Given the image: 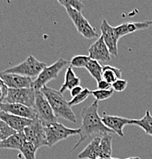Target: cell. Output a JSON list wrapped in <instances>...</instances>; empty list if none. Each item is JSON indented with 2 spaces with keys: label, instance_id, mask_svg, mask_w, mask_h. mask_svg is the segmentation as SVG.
<instances>
[{
  "label": "cell",
  "instance_id": "obj_1",
  "mask_svg": "<svg viewBox=\"0 0 152 159\" xmlns=\"http://www.w3.org/2000/svg\"><path fill=\"white\" fill-rule=\"evenodd\" d=\"M98 101L95 100L90 105L87 106L80 112L81 125L80 139L77 143L74 145L73 150H75L81 145L86 139L90 138L104 136L109 134H115L113 131L107 128L102 121V117L98 113Z\"/></svg>",
  "mask_w": 152,
  "mask_h": 159
},
{
  "label": "cell",
  "instance_id": "obj_2",
  "mask_svg": "<svg viewBox=\"0 0 152 159\" xmlns=\"http://www.w3.org/2000/svg\"><path fill=\"white\" fill-rule=\"evenodd\" d=\"M40 91L48 100L57 118L64 119L73 123L77 122L76 116L69 105V102L66 100L60 91L47 86L43 87Z\"/></svg>",
  "mask_w": 152,
  "mask_h": 159
},
{
  "label": "cell",
  "instance_id": "obj_3",
  "mask_svg": "<svg viewBox=\"0 0 152 159\" xmlns=\"http://www.w3.org/2000/svg\"><path fill=\"white\" fill-rule=\"evenodd\" d=\"M33 108L35 111L37 118L41 121L44 127L50 126L57 122V118L48 100L41 91H36L35 102Z\"/></svg>",
  "mask_w": 152,
  "mask_h": 159
},
{
  "label": "cell",
  "instance_id": "obj_4",
  "mask_svg": "<svg viewBox=\"0 0 152 159\" xmlns=\"http://www.w3.org/2000/svg\"><path fill=\"white\" fill-rule=\"evenodd\" d=\"M47 64L38 61L32 55H29L25 61L18 65L5 70L3 72L9 74H16L28 77H38Z\"/></svg>",
  "mask_w": 152,
  "mask_h": 159
},
{
  "label": "cell",
  "instance_id": "obj_5",
  "mask_svg": "<svg viewBox=\"0 0 152 159\" xmlns=\"http://www.w3.org/2000/svg\"><path fill=\"white\" fill-rule=\"evenodd\" d=\"M69 61L64 58H59L55 63L51 66H47L43 69L36 79L33 81L32 87L36 91H40L48 82L56 79L59 75L61 70L68 65Z\"/></svg>",
  "mask_w": 152,
  "mask_h": 159
},
{
  "label": "cell",
  "instance_id": "obj_6",
  "mask_svg": "<svg viewBox=\"0 0 152 159\" xmlns=\"http://www.w3.org/2000/svg\"><path fill=\"white\" fill-rule=\"evenodd\" d=\"M46 137H47V146H54L60 141L67 139L70 136L80 135V129H70L63 124L57 122L55 124L45 127Z\"/></svg>",
  "mask_w": 152,
  "mask_h": 159
},
{
  "label": "cell",
  "instance_id": "obj_7",
  "mask_svg": "<svg viewBox=\"0 0 152 159\" xmlns=\"http://www.w3.org/2000/svg\"><path fill=\"white\" fill-rule=\"evenodd\" d=\"M35 97L36 90L33 87L21 89L8 88L5 101L8 103H19L33 108L35 102Z\"/></svg>",
  "mask_w": 152,
  "mask_h": 159
},
{
  "label": "cell",
  "instance_id": "obj_8",
  "mask_svg": "<svg viewBox=\"0 0 152 159\" xmlns=\"http://www.w3.org/2000/svg\"><path fill=\"white\" fill-rule=\"evenodd\" d=\"M23 132L25 135L26 141L32 143L38 148L47 145L45 127L38 118L33 119L31 123L24 129Z\"/></svg>",
  "mask_w": 152,
  "mask_h": 159
},
{
  "label": "cell",
  "instance_id": "obj_9",
  "mask_svg": "<svg viewBox=\"0 0 152 159\" xmlns=\"http://www.w3.org/2000/svg\"><path fill=\"white\" fill-rule=\"evenodd\" d=\"M66 11H67L69 17L72 20L77 31L81 34L83 37L87 39H92L100 37L96 31V29L90 25L88 20L83 16L82 12L76 11V10L70 9V8H67Z\"/></svg>",
  "mask_w": 152,
  "mask_h": 159
},
{
  "label": "cell",
  "instance_id": "obj_10",
  "mask_svg": "<svg viewBox=\"0 0 152 159\" xmlns=\"http://www.w3.org/2000/svg\"><path fill=\"white\" fill-rule=\"evenodd\" d=\"M102 37L106 44L111 55L116 57L118 55V39L115 34L114 27L110 25L105 19L102 20L100 25Z\"/></svg>",
  "mask_w": 152,
  "mask_h": 159
},
{
  "label": "cell",
  "instance_id": "obj_11",
  "mask_svg": "<svg viewBox=\"0 0 152 159\" xmlns=\"http://www.w3.org/2000/svg\"><path fill=\"white\" fill-rule=\"evenodd\" d=\"M0 79L5 85L9 89L30 88L32 87L33 81L31 77H25L16 74L0 72Z\"/></svg>",
  "mask_w": 152,
  "mask_h": 159
},
{
  "label": "cell",
  "instance_id": "obj_12",
  "mask_svg": "<svg viewBox=\"0 0 152 159\" xmlns=\"http://www.w3.org/2000/svg\"><path fill=\"white\" fill-rule=\"evenodd\" d=\"M0 110L11 115L29 119L31 120L37 118L34 108L19 103H8V102H0Z\"/></svg>",
  "mask_w": 152,
  "mask_h": 159
},
{
  "label": "cell",
  "instance_id": "obj_13",
  "mask_svg": "<svg viewBox=\"0 0 152 159\" xmlns=\"http://www.w3.org/2000/svg\"><path fill=\"white\" fill-rule=\"evenodd\" d=\"M102 121L104 125L115 132V134L124 137L123 129L126 125H132V119L124 118V117L117 116L104 114L102 117Z\"/></svg>",
  "mask_w": 152,
  "mask_h": 159
},
{
  "label": "cell",
  "instance_id": "obj_14",
  "mask_svg": "<svg viewBox=\"0 0 152 159\" xmlns=\"http://www.w3.org/2000/svg\"><path fill=\"white\" fill-rule=\"evenodd\" d=\"M88 53L90 59L95 60L98 62H106L111 59V54L106 44L104 42L102 36L99 37L98 39L90 46L88 50Z\"/></svg>",
  "mask_w": 152,
  "mask_h": 159
},
{
  "label": "cell",
  "instance_id": "obj_15",
  "mask_svg": "<svg viewBox=\"0 0 152 159\" xmlns=\"http://www.w3.org/2000/svg\"><path fill=\"white\" fill-rule=\"evenodd\" d=\"M0 120L6 122L7 125H9L11 129H14L17 132H23L24 129L29 126L32 122L31 119L11 115L3 111L0 112Z\"/></svg>",
  "mask_w": 152,
  "mask_h": 159
},
{
  "label": "cell",
  "instance_id": "obj_16",
  "mask_svg": "<svg viewBox=\"0 0 152 159\" xmlns=\"http://www.w3.org/2000/svg\"><path fill=\"white\" fill-rule=\"evenodd\" d=\"M148 21H143V22H135V21H129V22H125L119 25L118 26L114 27L115 34H116L118 39H121L127 34H132L139 30L146 29L149 27Z\"/></svg>",
  "mask_w": 152,
  "mask_h": 159
},
{
  "label": "cell",
  "instance_id": "obj_17",
  "mask_svg": "<svg viewBox=\"0 0 152 159\" xmlns=\"http://www.w3.org/2000/svg\"><path fill=\"white\" fill-rule=\"evenodd\" d=\"M101 138L96 137L94 138L85 148L82 151L77 158L79 159H96L100 158V144Z\"/></svg>",
  "mask_w": 152,
  "mask_h": 159
},
{
  "label": "cell",
  "instance_id": "obj_18",
  "mask_svg": "<svg viewBox=\"0 0 152 159\" xmlns=\"http://www.w3.org/2000/svg\"><path fill=\"white\" fill-rule=\"evenodd\" d=\"M25 142L26 138L24 132H16L7 139L2 141L0 143V148L14 149V150L19 151Z\"/></svg>",
  "mask_w": 152,
  "mask_h": 159
},
{
  "label": "cell",
  "instance_id": "obj_19",
  "mask_svg": "<svg viewBox=\"0 0 152 159\" xmlns=\"http://www.w3.org/2000/svg\"><path fill=\"white\" fill-rule=\"evenodd\" d=\"M77 86H80V80L76 75L75 72L73 70V67L70 66V67H67V70H66L65 76H64V82L61 86L59 91L63 94L67 89L71 90L73 88L77 87Z\"/></svg>",
  "mask_w": 152,
  "mask_h": 159
},
{
  "label": "cell",
  "instance_id": "obj_20",
  "mask_svg": "<svg viewBox=\"0 0 152 159\" xmlns=\"http://www.w3.org/2000/svg\"><path fill=\"white\" fill-rule=\"evenodd\" d=\"M122 70L118 67L111 65H105L102 67V80L109 84H112L118 79H121Z\"/></svg>",
  "mask_w": 152,
  "mask_h": 159
},
{
  "label": "cell",
  "instance_id": "obj_21",
  "mask_svg": "<svg viewBox=\"0 0 152 159\" xmlns=\"http://www.w3.org/2000/svg\"><path fill=\"white\" fill-rule=\"evenodd\" d=\"M132 125L139 126L148 135L152 136V116L149 109L146 110L145 116L140 119H132Z\"/></svg>",
  "mask_w": 152,
  "mask_h": 159
},
{
  "label": "cell",
  "instance_id": "obj_22",
  "mask_svg": "<svg viewBox=\"0 0 152 159\" xmlns=\"http://www.w3.org/2000/svg\"><path fill=\"white\" fill-rule=\"evenodd\" d=\"M112 137L110 134L101 137L100 144V158H111L112 153Z\"/></svg>",
  "mask_w": 152,
  "mask_h": 159
},
{
  "label": "cell",
  "instance_id": "obj_23",
  "mask_svg": "<svg viewBox=\"0 0 152 159\" xmlns=\"http://www.w3.org/2000/svg\"><path fill=\"white\" fill-rule=\"evenodd\" d=\"M87 70L90 73L93 79L96 80L97 83L102 80V67L100 62L95 60H90V62L85 67Z\"/></svg>",
  "mask_w": 152,
  "mask_h": 159
},
{
  "label": "cell",
  "instance_id": "obj_24",
  "mask_svg": "<svg viewBox=\"0 0 152 159\" xmlns=\"http://www.w3.org/2000/svg\"><path fill=\"white\" fill-rule=\"evenodd\" d=\"M38 149V148L35 145L26 141L19 151L25 159H36V152Z\"/></svg>",
  "mask_w": 152,
  "mask_h": 159
},
{
  "label": "cell",
  "instance_id": "obj_25",
  "mask_svg": "<svg viewBox=\"0 0 152 159\" xmlns=\"http://www.w3.org/2000/svg\"><path fill=\"white\" fill-rule=\"evenodd\" d=\"M90 57L86 55L74 56L70 61V67H77V68H85L88 63L90 62Z\"/></svg>",
  "mask_w": 152,
  "mask_h": 159
},
{
  "label": "cell",
  "instance_id": "obj_26",
  "mask_svg": "<svg viewBox=\"0 0 152 159\" xmlns=\"http://www.w3.org/2000/svg\"><path fill=\"white\" fill-rule=\"evenodd\" d=\"M58 2L62 5L65 9L70 8L80 12H81L84 8L83 3L79 0H58Z\"/></svg>",
  "mask_w": 152,
  "mask_h": 159
},
{
  "label": "cell",
  "instance_id": "obj_27",
  "mask_svg": "<svg viewBox=\"0 0 152 159\" xmlns=\"http://www.w3.org/2000/svg\"><path fill=\"white\" fill-rule=\"evenodd\" d=\"M16 132L14 129H12L9 125L3 121L0 120V143L2 141L7 139L9 137L16 134Z\"/></svg>",
  "mask_w": 152,
  "mask_h": 159
},
{
  "label": "cell",
  "instance_id": "obj_28",
  "mask_svg": "<svg viewBox=\"0 0 152 159\" xmlns=\"http://www.w3.org/2000/svg\"><path fill=\"white\" fill-rule=\"evenodd\" d=\"M90 95H91V90H90L88 88H84L83 90L78 96L74 97L70 101H69V105L70 107L78 105V104L81 103L83 101H85L86 99L88 98Z\"/></svg>",
  "mask_w": 152,
  "mask_h": 159
},
{
  "label": "cell",
  "instance_id": "obj_29",
  "mask_svg": "<svg viewBox=\"0 0 152 159\" xmlns=\"http://www.w3.org/2000/svg\"><path fill=\"white\" fill-rule=\"evenodd\" d=\"M91 95L95 97L96 101H103L105 99H110L113 95V89H108V90H100V89H95L91 90Z\"/></svg>",
  "mask_w": 152,
  "mask_h": 159
},
{
  "label": "cell",
  "instance_id": "obj_30",
  "mask_svg": "<svg viewBox=\"0 0 152 159\" xmlns=\"http://www.w3.org/2000/svg\"><path fill=\"white\" fill-rule=\"evenodd\" d=\"M128 86V81L124 79H118L112 84V88L116 92L121 93L125 90Z\"/></svg>",
  "mask_w": 152,
  "mask_h": 159
},
{
  "label": "cell",
  "instance_id": "obj_31",
  "mask_svg": "<svg viewBox=\"0 0 152 159\" xmlns=\"http://www.w3.org/2000/svg\"><path fill=\"white\" fill-rule=\"evenodd\" d=\"M112 84H109L106 81L102 80L99 83H97V89H100V90H108V89H111Z\"/></svg>",
  "mask_w": 152,
  "mask_h": 159
},
{
  "label": "cell",
  "instance_id": "obj_32",
  "mask_svg": "<svg viewBox=\"0 0 152 159\" xmlns=\"http://www.w3.org/2000/svg\"><path fill=\"white\" fill-rule=\"evenodd\" d=\"M8 87L4 84V83L0 84V102H4V100L6 99V95H7Z\"/></svg>",
  "mask_w": 152,
  "mask_h": 159
},
{
  "label": "cell",
  "instance_id": "obj_33",
  "mask_svg": "<svg viewBox=\"0 0 152 159\" xmlns=\"http://www.w3.org/2000/svg\"><path fill=\"white\" fill-rule=\"evenodd\" d=\"M84 88H83L81 86H77V87H74L70 90V96L74 98V97L78 96L80 93L83 90Z\"/></svg>",
  "mask_w": 152,
  "mask_h": 159
},
{
  "label": "cell",
  "instance_id": "obj_34",
  "mask_svg": "<svg viewBox=\"0 0 152 159\" xmlns=\"http://www.w3.org/2000/svg\"><path fill=\"white\" fill-rule=\"evenodd\" d=\"M125 159H141L139 157H130V158H127Z\"/></svg>",
  "mask_w": 152,
  "mask_h": 159
},
{
  "label": "cell",
  "instance_id": "obj_35",
  "mask_svg": "<svg viewBox=\"0 0 152 159\" xmlns=\"http://www.w3.org/2000/svg\"><path fill=\"white\" fill-rule=\"evenodd\" d=\"M96 159H120V158H96Z\"/></svg>",
  "mask_w": 152,
  "mask_h": 159
},
{
  "label": "cell",
  "instance_id": "obj_36",
  "mask_svg": "<svg viewBox=\"0 0 152 159\" xmlns=\"http://www.w3.org/2000/svg\"><path fill=\"white\" fill-rule=\"evenodd\" d=\"M148 22L149 25H152V20H148Z\"/></svg>",
  "mask_w": 152,
  "mask_h": 159
},
{
  "label": "cell",
  "instance_id": "obj_37",
  "mask_svg": "<svg viewBox=\"0 0 152 159\" xmlns=\"http://www.w3.org/2000/svg\"><path fill=\"white\" fill-rule=\"evenodd\" d=\"M2 80L1 79H0V84H2Z\"/></svg>",
  "mask_w": 152,
  "mask_h": 159
},
{
  "label": "cell",
  "instance_id": "obj_38",
  "mask_svg": "<svg viewBox=\"0 0 152 159\" xmlns=\"http://www.w3.org/2000/svg\"><path fill=\"white\" fill-rule=\"evenodd\" d=\"M0 112H1V110H0Z\"/></svg>",
  "mask_w": 152,
  "mask_h": 159
}]
</instances>
